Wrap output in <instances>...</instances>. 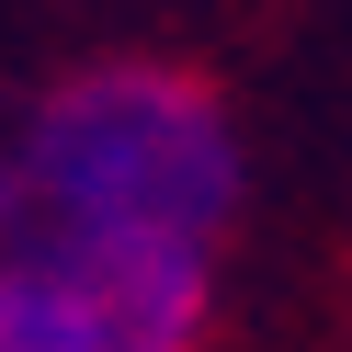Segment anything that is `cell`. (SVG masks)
I'll list each match as a JSON object with an SVG mask.
<instances>
[{
  "label": "cell",
  "mask_w": 352,
  "mask_h": 352,
  "mask_svg": "<svg viewBox=\"0 0 352 352\" xmlns=\"http://www.w3.org/2000/svg\"><path fill=\"white\" fill-rule=\"evenodd\" d=\"M239 216V125L193 69H80L0 148L12 261H216Z\"/></svg>",
  "instance_id": "obj_1"
},
{
  "label": "cell",
  "mask_w": 352,
  "mask_h": 352,
  "mask_svg": "<svg viewBox=\"0 0 352 352\" xmlns=\"http://www.w3.org/2000/svg\"><path fill=\"white\" fill-rule=\"evenodd\" d=\"M216 318V261H12L0 352H193Z\"/></svg>",
  "instance_id": "obj_2"
}]
</instances>
